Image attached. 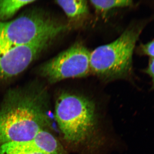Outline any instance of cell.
I'll return each instance as SVG.
<instances>
[{
  "label": "cell",
  "mask_w": 154,
  "mask_h": 154,
  "mask_svg": "<svg viewBox=\"0 0 154 154\" xmlns=\"http://www.w3.org/2000/svg\"><path fill=\"white\" fill-rule=\"evenodd\" d=\"M48 100L46 88L38 83L9 89L0 102V145L30 140L48 129Z\"/></svg>",
  "instance_id": "obj_1"
},
{
  "label": "cell",
  "mask_w": 154,
  "mask_h": 154,
  "mask_svg": "<svg viewBox=\"0 0 154 154\" xmlns=\"http://www.w3.org/2000/svg\"><path fill=\"white\" fill-rule=\"evenodd\" d=\"M143 28L144 24H134L114 41L91 52V72L108 81L129 77L135 47Z\"/></svg>",
  "instance_id": "obj_3"
},
{
  "label": "cell",
  "mask_w": 154,
  "mask_h": 154,
  "mask_svg": "<svg viewBox=\"0 0 154 154\" xmlns=\"http://www.w3.org/2000/svg\"><path fill=\"white\" fill-rule=\"evenodd\" d=\"M144 72L151 79L152 88L154 89V57L150 58L148 65Z\"/></svg>",
  "instance_id": "obj_13"
},
{
  "label": "cell",
  "mask_w": 154,
  "mask_h": 154,
  "mask_svg": "<svg viewBox=\"0 0 154 154\" xmlns=\"http://www.w3.org/2000/svg\"><path fill=\"white\" fill-rule=\"evenodd\" d=\"M90 56L88 48L78 42L42 63L37 72L51 84L86 77L91 72Z\"/></svg>",
  "instance_id": "obj_5"
},
{
  "label": "cell",
  "mask_w": 154,
  "mask_h": 154,
  "mask_svg": "<svg viewBox=\"0 0 154 154\" xmlns=\"http://www.w3.org/2000/svg\"><path fill=\"white\" fill-rule=\"evenodd\" d=\"M141 52L144 54L148 56L150 58L154 57V38L151 41L140 45Z\"/></svg>",
  "instance_id": "obj_12"
},
{
  "label": "cell",
  "mask_w": 154,
  "mask_h": 154,
  "mask_svg": "<svg viewBox=\"0 0 154 154\" xmlns=\"http://www.w3.org/2000/svg\"><path fill=\"white\" fill-rule=\"evenodd\" d=\"M0 154H46L30 140L14 141L0 145Z\"/></svg>",
  "instance_id": "obj_8"
},
{
  "label": "cell",
  "mask_w": 154,
  "mask_h": 154,
  "mask_svg": "<svg viewBox=\"0 0 154 154\" xmlns=\"http://www.w3.org/2000/svg\"><path fill=\"white\" fill-rule=\"evenodd\" d=\"M58 36L48 35L28 44L0 51V80L11 79L24 71Z\"/></svg>",
  "instance_id": "obj_6"
},
{
  "label": "cell",
  "mask_w": 154,
  "mask_h": 154,
  "mask_svg": "<svg viewBox=\"0 0 154 154\" xmlns=\"http://www.w3.org/2000/svg\"><path fill=\"white\" fill-rule=\"evenodd\" d=\"M55 2L69 19H78L88 12V2L85 0L57 1Z\"/></svg>",
  "instance_id": "obj_9"
},
{
  "label": "cell",
  "mask_w": 154,
  "mask_h": 154,
  "mask_svg": "<svg viewBox=\"0 0 154 154\" xmlns=\"http://www.w3.org/2000/svg\"><path fill=\"white\" fill-rule=\"evenodd\" d=\"M68 25L39 11H32L10 22H0V51L28 44L49 35L60 36Z\"/></svg>",
  "instance_id": "obj_4"
},
{
  "label": "cell",
  "mask_w": 154,
  "mask_h": 154,
  "mask_svg": "<svg viewBox=\"0 0 154 154\" xmlns=\"http://www.w3.org/2000/svg\"><path fill=\"white\" fill-rule=\"evenodd\" d=\"M30 140L44 153L68 154L61 144L48 129L39 131Z\"/></svg>",
  "instance_id": "obj_7"
},
{
  "label": "cell",
  "mask_w": 154,
  "mask_h": 154,
  "mask_svg": "<svg viewBox=\"0 0 154 154\" xmlns=\"http://www.w3.org/2000/svg\"><path fill=\"white\" fill-rule=\"evenodd\" d=\"M54 113L63 138L72 147L85 145L97 130L96 105L85 96L61 93L56 101Z\"/></svg>",
  "instance_id": "obj_2"
},
{
  "label": "cell",
  "mask_w": 154,
  "mask_h": 154,
  "mask_svg": "<svg viewBox=\"0 0 154 154\" xmlns=\"http://www.w3.org/2000/svg\"><path fill=\"white\" fill-rule=\"evenodd\" d=\"M91 5L96 11L100 13H106L112 9L126 8L133 5L129 0H108V1H91Z\"/></svg>",
  "instance_id": "obj_11"
},
{
  "label": "cell",
  "mask_w": 154,
  "mask_h": 154,
  "mask_svg": "<svg viewBox=\"0 0 154 154\" xmlns=\"http://www.w3.org/2000/svg\"><path fill=\"white\" fill-rule=\"evenodd\" d=\"M36 2L35 0H0V22H6L22 8Z\"/></svg>",
  "instance_id": "obj_10"
}]
</instances>
